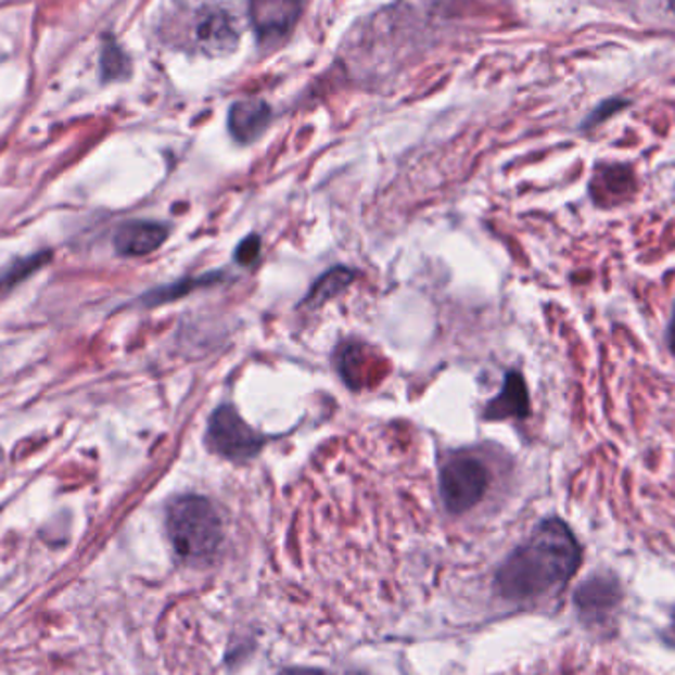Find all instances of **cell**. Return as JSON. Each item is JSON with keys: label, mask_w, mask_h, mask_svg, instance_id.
Listing matches in <instances>:
<instances>
[{"label": "cell", "mask_w": 675, "mask_h": 675, "mask_svg": "<svg viewBox=\"0 0 675 675\" xmlns=\"http://www.w3.org/2000/svg\"><path fill=\"white\" fill-rule=\"evenodd\" d=\"M622 107H626V101H622V99H610L607 103H602L600 107H597V111L590 113V117H588L587 123H585V129H590V127L599 125V123H602V120L610 117V115H614L616 111H621Z\"/></svg>", "instance_id": "cell-15"}, {"label": "cell", "mask_w": 675, "mask_h": 675, "mask_svg": "<svg viewBox=\"0 0 675 675\" xmlns=\"http://www.w3.org/2000/svg\"><path fill=\"white\" fill-rule=\"evenodd\" d=\"M101 67H103V76L105 79H119V77L127 74V55L120 52V48L117 44H105L103 48V55H101Z\"/></svg>", "instance_id": "cell-13"}, {"label": "cell", "mask_w": 675, "mask_h": 675, "mask_svg": "<svg viewBox=\"0 0 675 675\" xmlns=\"http://www.w3.org/2000/svg\"><path fill=\"white\" fill-rule=\"evenodd\" d=\"M621 602V590L619 583L612 577L587 578L575 593V604H577L581 616L588 622H604L609 619L614 609Z\"/></svg>", "instance_id": "cell-6"}, {"label": "cell", "mask_w": 675, "mask_h": 675, "mask_svg": "<svg viewBox=\"0 0 675 675\" xmlns=\"http://www.w3.org/2000/svg\"><path fill=\"white\" fill-rule=\"evenodd\" d=\"M168 238V228L161 221H149V219H135L123 224L113 243L115 250L123 257H142L153 251L158 250Z\"/></svg>", "instance_id": "cell-8"}, {"label": "cell", "mask_w": 675, "mask_h": 675, "mask_svg": "<svg viewBox=\"0 0 675 675\" xmlns=\"http://www.w3.org/2000/svg\"><path fill=\"white\" fill-rule=\"evenodd\" d=\"M206 441L209 450L219 457L228 458L231 462H245L259 455L267 438L253 431L235 411V407L221 405L209 417Z\"/></svg>", "instance_id": "cell-4"}, {"label": "cell", "mask_w": 675, "mask_h": 675, "mask_svg": "<svg viewBox=\"0 0 675 675\" xmlns=\"http://www.w3.org/2000/svg\"><path fill=\"white\" fill-rule=\"evenodd\" d=\"M667 4H670V9L675 12V0H667Z\"/></svg>", "instance_id": "cell-18"}, {"label": "cell", "mask_w": 675, "mask_h": 675, "mask_svg": "<svg viewBox=\"0 0 675 675\" xmlns=\"http://www.w3.org/2000/svg\"><path fill=\"white\" fill-rule=\"evenodd\" d=\"M259 251H262V241L257 235H250L247 240L240 243V247L235 250V259L241 265H253L259 259Z\"/></svg>", "instance_id": "cell-14"}, {"label": "cell", "mask_w": 675, "mask_h": 675, "mask_svg": "<svg viewBox=\"0 0 675 675\" xmlns=\"http://www.w3.org/2000/svg\"><path fill=\"white\" fill-rule=\"evenodd\" d=\"M271 123V110L262 99H245L229 111V132L235 141L253 142L262 137Z\"/></svg>", "instance_id": "cell-10"}, {"label": "cell", "mask_w": 675, "mask_h": 675, "mask_svg": "<svg viewBox=\"0 0 675 675\" xmlns=\"http://www.w3.org/2000/svg\"><path fill=\"white\" fill-rule=\"evenodd\" d=\"M527 415H530V393L523 382V375L518 371H508L501 392L486 405L484 417L488 421H504V419H525Z\"/></svg>", "instance_id": "cell-9"}, {"label": "cell", "mask_w": 675, "mask_h": 675, "mask_svg": "<svg viewBox=\"0 0 675 675\" xmlns=\"http://www.w3.org/2000/svg\"><path fill=\"white\" fill-rule=\"evenodd\" d=\"M583 549L571 527L547 518L515 547L496 573L501 597L515 602L545 599L565 587L581 566Z\"/></svg>", "instance_id": "cell-1"}, {"label": "cell", "mask_w": 675, "mask_h": 675, "mask_svg": "<svg viewBox=\"0 0 675 675\" xmlns=\"http://www.w3.org/2000/svg\"><path fill=\"white\" fill-rule=\"evenodd\" d=\"M279 675H328L322 670H315V667H293V670H284Z\"/></svg>", "instance_id": "cell-16"}, {"label": "cell", "mask_w": 675, "mask_h": 675, "mask_svg": "<svg viewBox=\"0 0 675 675\" xmlns=\"http://www.w3.org/2000/svg\"><path fill=\"white\" fill-rule=\"evenodd\" d=\"M352 279H354V271L346 267H334L332 271L324 272L308 294L306 305L316 306L327 303L328 298L336 296L342 289H346L352 283Z\"/></svg>", "instance_id": "cell-12"}, {"label": "cell", "mask_w": 675, "mask_h": 675, "mask_svg": "<svg viewBox=\"0 0 675 675\" xmlns=\"http://www.w3.org/2000/svg\"><path fill=\"white\" fill-rule=\"evenodd\" d=\"M166 530L176 553L192 563L216 556L224 539L216 508L207 498L196 494L180 496L168 506Z\"/></svg>", "instance_id": "cell-2"}, {"label": "cell", "mask_w": 675, "mask_h": 675, "mask_svg": "<svg viewBox=\"0 0 675 675\" xmlns=\"http://www.w3.org/2000/svg\"><path fill=\"white\" fill-rule=\"evenodd\" d=\"M491 474L479 458L464 453L450 455L441 469V498L450 513L469 512L488 491Z\"/></svg>", "instance_id": "cell-3"}, {"label": "cell", "mask_w": 675, "mask_h": 675, "mask_svg": "<svg viewBox=\"0 0 675 675\" xmlns=\"http://www.w3.org/2000/svg\"><path fill=\"white\" fill-rule=\"evenodd\" d=\"M634 176L631 166L626 164H602L597 168L590 182V192L597 202H602V198H610L614 202V196H628Z\"/></svg>", "instance_id": "cell-11"}, {"label": "cell", "mask_w": 675, "mask_h": 675, "mask_svg": "<svg viewBox=\"0 0 675 675\" xmlns=\"http://www.w3.org/2000/svg\"><path fill=\"white\" fill-rule=\"evenodd\" d=\"M303 11V0H250L251 23L263 42H277L291 33Z\"/></svg>", "instance_id": "cell-5"}, {"label": "cell", "mask_w": 675, "mask_h": 675, "mask_svg": "<svg viewBox=\"0 0 675 675\" xmlns=\"http://www.w3.org/2000/svg\"><path fill=\"white\" fill-rule=\"evenodd\" d=\"M672 631H674V634H675V616H674V628H672Z\"/></svg>", "instance_id": "cell-19"}, {"label": "cell", "mask_w": 675, "mask_h": 675, "mask_svg": "<svg viewBox=\"0 0 675 675\" xmlns=\"http://www.w3.org/2000/svg\"><path fill=\"white\" fill-rule=\"evenodd\" d=\"M667 346L672 349V354H675V305L672 318H670V327H667Z\"/></svg>", "instance_id": "cell-17"}, {"label": "cell", "mask_w": 675, "mask_h": 675, "mask_svg": "<svg viewBox=\"0 0 675 675\" xmlns=\"http://www.w3.org/2000/svg\"><path fill=\"white\" fill-rule=\"evenodd\" d=\"M198 46L206 54H224L238 42V26L231 14L218 7H207L196 14Z\"/></svg>", "instance_id": "cell-7"}]
</instances>
